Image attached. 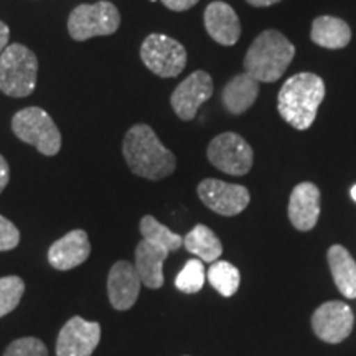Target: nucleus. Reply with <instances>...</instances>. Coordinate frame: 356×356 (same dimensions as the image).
Listing matches in <instances>:
<instances>
[{
  "label": "nucleus",
  "instance_id": "nucleus-19",
  "mask_svg": "<svg viewBox=\"0 0 356 356\" xmlns=\"http://www.w3.org/2000/svg\"><path fill=\"white\" fill-rule=\"evenodd\" d=\"M333 280L340 293L346 299H356V261L350 251L340 244H335L327 252Z\"/></svg>",
  "mask_w": 356,
  "mask_h": 356
},
{
  "label": "nucleus",
  "instance_id": "nucleus-7",
  "mask_svg": "<svg viewBox=\"0 0 356 356\" xmlns=\"http://www.w3.org/2000/svg\"><path fill=\"white\" fill-rule=\"evenodd\" d=\"M140 60L159 78H175L186 66V50L175 38L149 35L140 44Z\"/></svg>",
  "mask_w": 356,
  "mask_h": 356
},
{
  "label": "nucleus",
  "instance_id": "nucleus-4",
  "mask_svg": "<svg viewBox=\"0 0 356 356\" xmlns=\"http://www.w3.org/2000/svg\"><path fill=\"white\" fill-rule=\"evenodd\" d=\"M38 60L22 43L8 44L0 55V91L10 97H26L35 91Z\"/></svg>",
  "mask_w": 356,
  "mask_h": 356
},
{
  "label": "nucleus",
  "instance_id": "nucleus-10",
  "mask_svg": "<svg viewBox=\"0 0 356 356\" xmlns=\"http://www.w3.org/2000/svg\"><path fill=\"white\" fill-rule=\"evenodd\" d=\"M353 310L340 300L325 302L314 312L312 328L325 343H341L353 330Z\"/></svg>",
  "mask_w": 356,
  "mask_h": 356
},
{
  "label": "nucleus",
  "instance_id": "nucleus-16",
  "mask_svg": "<svg viewBox=\"0 0 356 356\" xmlns=\"http://www.w3.org/2000/svg\"><path fill=\"white\" fill-rule=\"evenodd\" d=\"M204 29L216 43L233 47L241 37V22L234 8L226 2H211L204 10Z\"/></svg>",
  "mask_w": 356,
  "mask_h": 356
},
{
  "label": "nucleus",
  "instance_id": "nucleus-13",
  "mask_svg": "<svg viewBox=\"0 0 356 356\" xmlns=\"http://www.w3.org/2000/svg\"><path fill=\"white\" fill-rule=\"evenodd\" d=\"M142 280L136 266L129 261H118L108 275V296L115 310L132 309L139 299Z\"/></svg>",
  "mask_w": 356,
  "mask_h": 356
},
{
  "label": "nucleus",
  "instance_id": "nucleus-14",
  "mask_svg": "<svg viewBox=\"0 0 356 356\" xmlns=\"http://www.w3.org/2000/svg\"><path fill=\"white\" fill-rule=\"evenodd\" d=\"M289 220L293 228L310 231L320 218V190L310 181H302L292 190L289 198Z\"/></svg>",
  "mask_w": 356,
  "mask_h": 356
},
{
  "label": "nucleus",
  "instance_id": "nucleus-27",
  "mask_svg": "<svg viewBox=\"0 0 356 356\" xmlns=\"http://www.w3.org/2000/svg\"><path fill=\"white\" fill-rule=\"evenodd\" d=\"M20 231L10 220L0 215V252L12 251L19 246Z\"/></svg>",
  "mask_w": 356,
  "mask_h": 356
},
{
  "label": "nucleus",
  "instance_id": "nucleus-17",
  "mask_svg": "<svg viewBox=\"0 0 356 356\" xmlns=\"http://www.w3.org/2000/svg\"><path fill=\"white\" fill-rule=\"evenodd\" d=\"M170 252L155 244L142 241L136 248V269L145 287L160 289L163 286V262Z\"/></svg>",
  "mask_w": 356,
  "mask_h": 356
},
{
  "label": "nucleus",
  "instance_id": "nucleus-8",
  "mask_svg": "<svg viewBox=\"0 0 356 356\" xmlns=\"http://www.w3.org/2000/svg\"><path fill=\"white\" fill-rule=\"evenodd\" d=\"M208 160L220 172L233 177H243L252 168L254 152L244 137L236 132H222L210 142Z\"/></svg>",
  "mask_w": 356,
  "mask_h": 356
},
{
  "label": "nucleus",
  "instance_id": "nucleus-33",
  "mask_svg": "<svg viewBox=\"0 0 356 356\" xmlns=\"http://www.w3.org/2000/svg\"><path fill=\"white\" fill-rule=\"evenodd\" d=\"M150 2H157V0H150Z\"/></svg>",
  "mask_w": 356,
  "mask_h": 356
},
{
  "label": "nucleus",
  "instance_id": "nucleus-3",
  "mask_svg": "<svg viewBox=\"0 0 356 356\" xmlns=\"http://www.w3.org/2000/svg\"><path fill=\"white\" fill-rule=\"evenodd\" d=\"M296 47L277 30H266L252 42L244 56V71L256 81L274 83L286 73Z\"/></svg>",
  "mask_w": 356,
  "mask_h": 356
},
{
  "label": "nucleus",
  "instance_id": "nucleus-20",
  "mask_svg": "<svg viewBox=\"0 0 356 356\" xmlns=\"http://www.w3.org/2000/svg\"><path fill=\"white\" fill-rule=\"evenodd\" d=\"M310 38L315 44L327 50H341L351 42V29L345 20L322 15L312 24Z\"/></svg>",
  "mask_w": 356,
  "mask_h": 356
},
{
  "label": "nucleus",
  "instance_id": "nucleus-24",
  "mask_svg": "<svg viewBox=\"0 0 356 356\" xmlns=\"http://www.w3.org/2000/svg\"><path fill=\"white\" fill-rule=\"evenodd\" d=\"M204 280H207V273H204L203 261L190 259L177 275L175 287L185 293H197L203 289Z\"/></svg>",
  "mask_w": 356,
  "mask_h": 356
},
{
  "label": "nucleus",
  "instance_id": "nucleus-21",
  "mask_svg": "<svg viewBox=\"0 0 356 356\" xmlns=\"http://www.w3.org/2000/svg\"><path fill=\"white\" fill-rule=\"evenodd\" d=\"M184 246L191 254H195L200 261L215 262L222 254V244L213 229L204 225H197L184 238Z\"/></svg>",
  "mask_w": 356,
  "mask_h": 356
},
{
  "label": "nucleus",
  "instance_id": "nucleus-6",
  "mask_svg": "<svg viewBox=\"0 0 356 356\" xmlns=\"http://www.w3.org/2000/svg\"><path fill=\"white\" fill-rule=\"evenodd\" d=\"M119 25H121V13L118 7L108 0L81 3L68 17V33L74 42L108 37L118 32Z\"/></svg>",
  "mask_w": 356,
  "mask_h": 356
},
{
  "label": "nucleus",
  "instance_id": "nucleus-22",
  "mask_svg": "<svg viewBox=\"0 0 356 356\" xmlns=\"http://www.w3.org/2000/svg\"><path fill=\"white\" fill-rule=\"evenodd\" d=\"M139 229H140L142 238H144L145 241L165 249L168 252L177 251V249L184 246V238H181L180 234L173 233V231L168 229L167 226H163L162 222L157 221L150 215H145L142 218Z\"/></svg>",
  "mask_w": 356,
  "mask_h": 356
},
{
  "label": "nucleus",
  "instance_id": "nucleus-23",
  "mask_svg": "<svg viewBox=\"0 0 356 356\" xmlns=\"http://www.w3.org/2000/svg\"><path fill=\"white\" fill-rule=\"evenodd\" d=\"M207 279L222 297H233L241 284V274H239L238 267L228 261L220 259L211 262Z\"/></svg>",
  "mask_w": 356,
  "mask_h": 356
},
{
  "label": "nucleus",
  "instance_id": "nucleus-26",
  "mask_svg": "<svg viewBox=\"0 0 356 356\" xmlns=\"http://www.w3.org/2000/svg\"><path fill=\"white\" fill-rule=\"evenodd\" d=\"M3 356H48V350L42 340L33 337L19 338L7 346Z\"/></svg>",
  "mask_w": 356,
  "mask_h": 356
},
{
  "label": "nucleus",
  "instance_id": "nucleus-30",
  "mask_svg": "<svg viewBox=\"0 0 356 356\" xmlns=\"http://www.w3.org/2000/svg\"><path fill=\"white\" fill-rule=\"evenodd\" d=\"M8 38H10V29H8L7 24L0 20V55L8 47Z\"/></svg>",
  "mask_w": 356,
  "mask_h": 356
},
{
  "label": "nucleus",
  "instance_id": "nucleus-15",
  "mask_svg": "<svg viewBox=\"0 0 356 356\" xmlns=\"http://www.w3.org/2000/svg\"><path fill=\"white\" fill-rule=\"evenodd\" d=\"M89 254L91 243L88 233L83 229H73L51 244L48 249V261L58 270H70L81 266Z\"/></svg>",
  "mask_w": 356,
  "mask_h": 356
},
{
  "label": "nucleus",
  "instance_id": "nucleus-9",
  "mask_svg": "<svg viewBox=\"0 0 356 356\" xmlns=\"http://www.w3.org/2000/svg\"><path fill=\"white\" fill-rule=\"evenodd\" d=\"M198 197L204 207L221 216H236L243 213L251 202L246 186L228 184L218 178H204L198 185Z\"/></svg>",
  "mask_w": 356,
  "mask_h": 356
},
{
  "label": "nucleus",
  "instance_id": "nucleus-2",
  "mask_svg": "<svg viewBox=\"0 0 356 356\" xmlns=\"http://www.w3.org/2000/svg\"><path fill=\"white\" fill-rule=\"evenodd\" d=\"M325 97V83L318 74L297 73L284 83L277 96L279 114L297 131H307Z\"/></svg>",
  "mask_w": 356,
  "mask_h": 356
},
{
  "label": "nucleus",
  "instance_id": "nucleus-28",
  "mask_svg": "<svg viewBox=\"0 0 356 356\" xmlns=\"http://www.w3.org/2000/svg\"><path fill=\"white\" fill-rule=\"evenodd\" d=\"M200 0H162V3L172 12H185L195 7Z\"/></svg>",
  "mask_w": 356,
  "mask_h": 356
},
{
  "label": "nucleus",
  "instance_id": "nucleus-12",
  "mask_svg": "<svg viewBox=\"0 0 356 356\" xmlns=\"http://www.w3.org/2000/svg\"><path fill=\"white\" fill-rule=\"evenodd\" d=\"M101 340V325L71 317L56 340V356H91Z\"/></svg>",
  "mask_w": 356,
  "mask_h": 356
},
{
  "label": "nucleus",
  "instance_id": "nucleus-11",
  "mask_svg": "<svg viewBox=\"0 0 356 356\" xmlns=\"http://www.w3.org/2000/svg\"><path fill=\"white\" fill-rule=\"evenodd\" d=\"M213 96V79L207 71H195L186 76L173 91L170 97L172 109L181 121H191L202 108Z\"/></svg>",
  "mask_w": 356,
  "mask_h": 356
},
{
  "label": "nucleus",
  "instance_id": "nucleus-32",
  "mask_svg": "<svg viewBox=\"0 0 356 356\" xmlns=\"http://www.w3.org/2000/svg\"><path fill=\"white\" fill-rule=\"evenodd\" d=\"M350 193H351V198H353V202H356V185L351 186V191H350Z\"/></svg>",
  "mask_w": 356,
  "mask_h": 356
},
{
  "label": "nucleus",
  "instance_id": "nucleus-25",
  "mask_svg": "<svg viewBox=\"0 0 356 356\" xmlns=\"http://www.w3.org/2000/svg\"><path fill=\"white\" fill-rule=\"evenodd\" d=\"M25 292V282L19 275L0 279V318L17 309Z\"/></svg>",
  "mask_w": 356,
  "mask_h": 356
},
{
  "label": "nucleus",
  "instance_id": "nucleus-5",
  "mask_svg": "<svg viewBox=\"0 0 356 356\" xmlns=\"http://www.w3.org/2000/svg\"><path fill=\"white\" fill-rule=\"evenodd\" d=\"M12 131L25 144L33 145L40 154L53 157L61 149V132L51 115L42 108L32 106L13 115Z\"/></svg>",
  "mask_w": 356,
  "mask_h": 356
},
{
  "label": "nucleus",
  "instance_id": "nucleus-1",
  "mask_svg": "<svg viewBox=\"0 0 356 356\" xmlns=\"http://www.w3.org/2000/svg\"><path fill=\"white\" fill-rule=\"evenodd\" d=\"M122 154L131 172L147 180H162L175 172V155L147 124H136L129 129L122 142Z\"/></svg>",
  "mask_w": 356,
  "mask_h": 356
},
{
  "label": "nucleus",
  "instance_id": "nucleus-29",
  "mask_svg": "<svg viewBox=\"0 0 356 356\" xmlns=\"http://www.w3.org/2000/svg\"><path fill=\"white\" fill-rule=\"evenodd\" d=\"M8 180H10V168H8V163L3 159V155H0V193L6 190Z\"/></svg>",
  "mask_w": 356,
  "mask_h": 356
},
{
  "label": "nucleus",
  "instance_id": "nucleus-31",
  "mask_svg": "<svg viewBox=\"0 0 356 356\" xmlns=\"http://www.w3.org/2000/svg\"><path fill=\"white\" fill-rule=\"evenodd\" d=\"M246 2L252 7H270L274 3L282 2V0H246Z\"/></svg>",
  "mask_w": 356,
  "mask_h": 356
},
{
  "label": "nucleus",
  "instance_id": "nucleus-18",
  "mask_svg": "<svg viewBox=\"0 0 356 356\" xmlns=\"http://www.w3.org/2000/svg\"><path fill=\"white\" fill-rule=\"evenodd\" d=\"M259 95V81H256L246 71L231 78L222 88L221 101L229 114L239 115L251 108Z\"/></svg>",
  "mask_w": 356,
  "mask_h": 356
}]
</instances>
